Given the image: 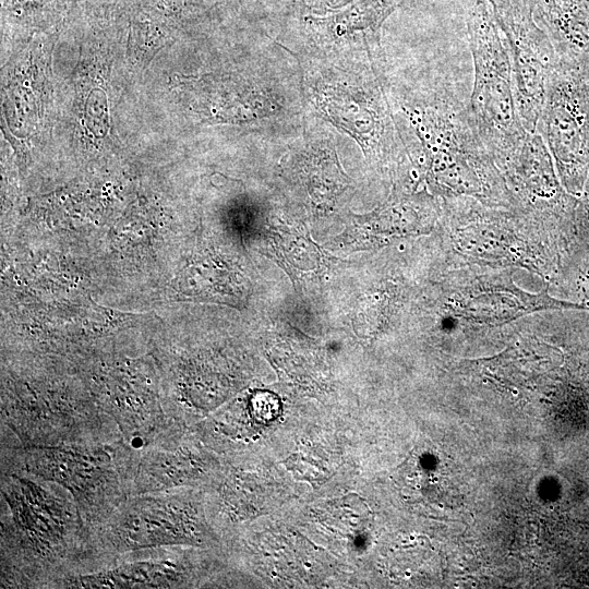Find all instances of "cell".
I'll use <instances>...</instances> for the list:
<instances>
[{"label": "cell", "mask_w": 589, "mask_h": 589, "mask_svg": "<svg viewBox=\"0 0 589 589\" xmlns=\"http://www.w3.org/2000/svg\"><path fill=\"white\" fill-rule=\"evenodd\" d=\"M557 56L536 132L553 155L565 184L577 191L589 172V56Z\"/></svg>", "instance_id": "obj_7"}, {"label": "cell", "mask_w": 589, "mask_h": 589, "mask_svg": "<svg viewBox=\"0 0 589 589\" xmlns=\"http://www.w3.org/2000/svg\"><path fill=\"white\" fill-rule=\"evenodd\" d=\"M134 447L123 436L55 446H22L1 431V471L22 470L64 488L88 530L131 494Z\"/></svg>", "instance_id": "obj_2"}, {"label": "cell", "mask_w": 589, "mask_h": 589, "mask_svg": "<svg viewBox=\"0 0 589 589\" xmlns=\"http://www.w3.org/2000/svg\"><path fill=\"white\" fill-rule=\"evenodd\" d=\"M474 80L468 107L493 161L501 167L524 141L512 63L489 5L476 0L468 16Z\"/></svg>", "instance_id": "obj_6"}, {"label": "cell", "mask_w": 589, "mask_h": 589, "mask_svg": "<svg viewBox=\"0 0 589 589\" xmlns=\"http://www.w3.org/2000/svg\"><path fill=\"white\" fill-rule=\"evenodd\" d=\"M56 380L11 378L1 402V431L22 446H55L122 436L87 392Z\"/></svg>", "instance_id": "obj_5"}, {"label": "cell", "mask_w": 589, "mask_h": 589, "mask_svg": "<svg viewBox=\"0 0 589 589\" xmlns=\"http://www.w3.org/2000/svg\"><path fill=\"white\" fill-rule=\"evenodd\" d=\"M489 1L495 23L504 34L521 123L528 132H536L548 81L558 59L557 52L533 17V0Z\"/></svg>", "instance_id": "obj_8"}, {"label": "cell", "mask_w": 589, "mask_h": 589, "mask_svg": "<svg viewBox=\"0 0 589 589\" xmlns=\"http://www.w3.org/2000/svg\"><path fill=\"white\" fill-rule=\"evenodd\" d=\"M534 16L557 55L589 56V0H533Z\"/></svg>", "instance_id": "obj_12"}, {"label": "cell", "mask_w": 589, "mask_h": 589, "mask_svg": "<svg viewBox=\"0 0 589 589\" xmlns=\"http://www.w3.org/2000/svg\"><path fill=\"white\" fill-rule=\"evenodd\" d=\"M261 504L259 485L251 473L230 468L215 491L217 516L226 524H238L257 513Z\"/></svg>", "instance_id": "obj_13"}, {"label": "cell", "mask_w": 589, "mask_h": 589, "mask_svg": "<svg viewBox=\"0 0 589 589\" xmlns=\"http://www.w3.org/2000/svg\"><path fill=\"white\" fill-rule=\"evenodd\" d=\"M405 111L425 152L430 180L442 194L474 195L496 204L512 201L468 105L452 88L438 86L408 103Z\"/></svg>", "instance_id": "obj_3"}, {"label": "cell", "mask_w": 589, "mask_h": 589, "mask_svg": "<svg viewBox=\"0 0 589 589\" xmlns=\"http://www.w3.org/2000/svg\"><path fill=\"white\" fill-rule=\"evenodd\" d=\"M195 549L163 546L125 552L62 578L53 589L190 588L207 569Z\"/></svg>", "instance_id": "obj_9"}, {"label": "cell", "mask_w": 589, "mask_h": 589, "mask_svg": "<svg viewBox=\"0 0 589 589\" xmlns=\"http://www.w3.org/2000/svg\"><path fill=\"white\" fill-rule=\"evenodd\" d=\"M0 587L53 589L85 569L89 530L61 485L22 470L0 476Z\"/></svg>", "instance_id": "obj_1"}, {"label": "cell", "mask_w": 589, "mask_h": 589, "mask_svg": "<svg viewBox=\"0 0 589 589\" xmlns=\"http://www.w3.org/2000/svg\"><path fill=\"white\" fill-rule=\"evenodd\" d=\"M216 470L191 428L173 422L165 432L134 447L131 494L195 488Z\"/></svg>", "instance_id": "obj_10"}, {"label": "cell", "mask_w": 589, "mask_h": 589, "mask_svg": "<svg viewBox=\"0 0 589 589\" xmlns=\"http://www.w3.org/2000/svg\"><path fill=\"white\" fill-rule=\"evenodd\" d=\"M152 384L142 369L123 364L106 371L95 387L98 407L133 447L148 443L173 423Z\"/></svg>", "instance_id": "obj_11"}, {"label": "cell", "mask_w": 589, "mask_h": 589, "mask_svg": "<svg viewBox=\"0 0 589 589\" xmlns=\"http://www.w3.org/2000/svg\"><path fill=\"white\" fill-rule=\"evenodd\" d=\"M89 542L91 558L84 570L98 561L130 551L206 548L216 542V536L199 492L194 488H178L130 494L105 521L89 530Z\"/></svg>", "instance_id": "obj_4"}, {"label": "cell", "mask_w": 589, "mask_h": 589, "mask_svg": "<svg viewBox=\"0 0 589 589\" xmlns=\"http://www.w3.org/2000/svg\"><path fill=\"white\" fill-rule=\"evenodd\" d=\"M279 409L278 398L268 392L253 394L248 404L250 418L263 424L275 420L279 414Z\"/></svg>", "instance_id": "obj_14"}]
</instances>
